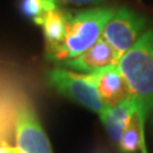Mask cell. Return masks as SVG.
Wrapping results in <instances>:
<instances>
[{"label":"cell","instance_id":"6da1fadb","mask_svg":"<svg viewBox=\"0 0 153 153\" xmlns=\"http://www.w3.org/2000/svg\"><path fill=\"white\" fill-rule=\"evenodd\" d=\"M118 66L136 104V114L144 131L153 111V30L142 34L118 61Z\"/></svg>","mask_w":153,"mask_h":153},{"label":"cell","instance_id":"7a4b0ae2","mask_svg":"<svg viewBox=\"0 0 153 153\" xmlns=\"http://www.w3.org/2000/svg\"><path fill=\"white\" fill-rule=\"evenodd\" d=\"M114 7H97L79 11H66V34L60 44L47 50L50 61L60 64L83 53L102 36L104 27L114 16Z\"/></svg>","mask_w":153,"mask_h":153},{"label":"cell","instance_id":"3957f363","mask_svg":"<svg viewBox=\"0 0 153 153\" xmlns=\"http://www.w3.org/2000/svg\"><path fill=\"white\" fill-rule=\"evenodd\" d=\"M14 144L16 153H53L26 90L18 103Z\"/></svg>","mask_w":153,"mask_h":153},{"label":"cell","instance_id":"277c9868","mask_svg":"<svg viewBox=\"0 0 153 153\" xmlns=\"http://www.w3.org/2000/svg\"><path fill=\"white\" fill-rule=\"evenodd\" d=\"M48 83L58 93L78 102L100 115L107 105L101 100L97 88L85 74L64 68H53L48 73Z\"/></svg>","mask_w":153,"mask_h":153},{"label":"cell","instance_id":"5b68a950","mask_svg":"<svg viewBox=\"0 0 153 153\" xmlns=\"http://www.w3.org/2000/svg\"><path fill=\"white\" fill-rule=\"evenodd\" d=\"M146 24L148 21L145 17L123 7L116 10L114 16L107 23L102 38L123 56L142 36Z\"/></svg>","mask_w":153,"mask_h":153},{"label":"cell","instance_id":"8992f818","mask_svg":"<svg viewBox=\"0 0 153 153\" xmlns=\"http://www.w3.org/2000/svg\"><path fill=\"white\" fill-rule=\"evenodd\" d=\"M25 90L18 77L0 71V145L15 142L17 109Z\"/></svg>","mask_w":153,"mask_h":153},{"label":"cell","instance_id":"52a82bcc","mask_svg":"<svg viewBox=\"0 0 153 153\" xmlns=\"http://www.w3.org/2000/svg\"><path fill=\"white\" fill-rule=\"evenodd\" d=\"M94 84L101 100L108 107H114L131 97V91L118 64L110 65L85 74Z\"/></svg>","mask_w":153,"mask_h":153},{"label":"cell","instance_id":"ba28073f","mask_svg":"<svg viewBox=\"0 0 153 153\" xmlns=\"http://www.w3.org/2000/svg\"><path fill=\"white\" fill-rule=\"evenodd\" d=\"M120 58L121 56L115 48L101 36L83 53L69 60L62 61L59 65L82 74H88L107 66L116 65Z\"/></svg>","mask_w":153,"mask_h":153},{"label":"cell","instance_id":"9c48e42d","mask_svg":"<svg viewBox=\"0 0 153 153\" xmlns=\"http://www.w3.org/2000/svg\"><path fill=\"white\" fill-rule=\"evenodd\" d=\"M134 114H136V104L134 99L129 97L114 107L107 105V108L99 115L111 141L115 144L119 145L124 131Z\"/></svg>","mask_w":153,"mask_h":153},{"label":"cell","instance_id":"30bf717a","mask_svg":"<svg viewBox=\"0 0 153 153\" xmlns=\"http://www.w3.org/2000/svg\"><path fill=\"white\" fill-rule=\"evenodd\" d=\"M66 24H67V16L66 11L56 8L49 11L40 26L43 30L44 39L47 43V50H50L61 43L66 34Z\"/></svg>","mask_w":153,"mask_h":153},{"label":"cell","instance_id":"8fae6325","mask_svg":"<svg viewBox=\"0 0 153 153\" xmlns=\"http://www.w3.org/2000/svg\"><path fill=\"white\" fill-rule=\"evenodd\" d=\"M145 131L141 127V123L138 119L137 114H134L129 124L124 131L119 143V150L121 153H136L137 151H142L146 153L145 148Z\"/></svg>","mask_w":153,"mask_h":153},{"label":"cell","instance_id":"7c38bea8","mask_svg":"<svg viewBox=\"0 0 153 153\" xmlns=\"http://www.w3.org/2000/svg\"><path fill=\"white\" fill-rule=\"evenodd\" d=\"M58 8L57 0H22L21 9L23 14L28 18H32L33 22L40 26L44 16Z\"/></svg>","mask_w":153,"mask_h":153},{"label":"cell","instance_id":"4fadbf2b","mask_svg":"<svg viewBox=\"0 0 153 153\" xmlns=\"http://www.w3.org/2000/svg\"><path fill=\"white\" fill-rule=\"evenodd\" d=\"M61 4L66 5H76V6H83V5H97L101 4L104 0H57Z\"/></svg>","mask_w":153,"mask_h":153},{"label":"cell","instance_id":"5bb4252c","mask_svg":"<svg viewBox=\"0 0 153 153\" xmlns=\"http://www.w3.org/2000/svg\"><path fill=\"white\" fill-rule=\"evenodd\" d=\"M0 153H16L15 145H11V144L0 145Z\"/></svg>","mask_w":153,"mask_h":153}]
</instances>
